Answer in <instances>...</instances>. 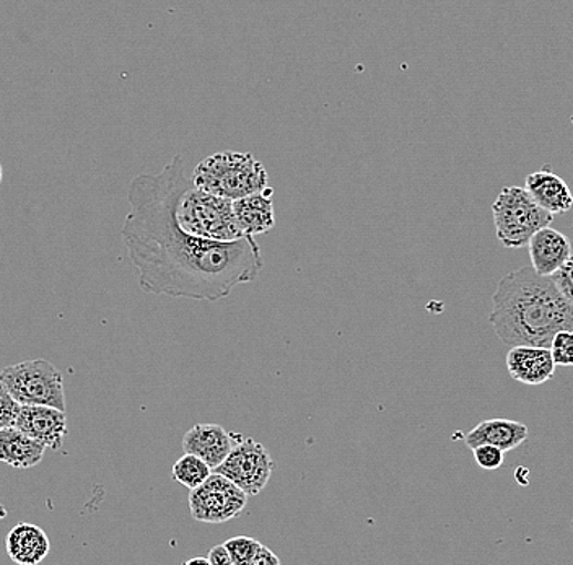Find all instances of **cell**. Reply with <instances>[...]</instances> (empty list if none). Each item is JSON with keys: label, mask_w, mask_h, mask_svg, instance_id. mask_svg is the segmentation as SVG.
Here are the masks:
<instances>
[{"label": "cell", "mask_w": 573, "mask_h": 565, "mask_svg": "<svg viewBox=\"0 0 573 565\" xmlns=\"http://www.w3.org/2000/svg\"><path fill=\"white\" fill-rule=\"evenodd\" d=\"M185 176L181 155H175L158 175L136 176L127 191L131 213L121 237L139 270L144 292L222 300L235 287L254 282L264 259L251 235L237 242H212L179 227L175 204Z\"/></svg>", "instance_id": "obj_1"}, {"label": "cell", "mask_w": 573, "mask_h": 565, "mask_svg": "<svg viewBox=\"0 0 573 565\" xmlns=\"http://www.w3.org/2000/svg\"><path fill=\"white\" fill-rule=\"evenodd\" d=\"M489 323L503 345L551 348L559 331L573 329V305L552 277L524 266L497 284Z\"/></svg>", "instance_id": "obj_2"}, {"label": "cell", "mask_w": 573, "mask_h": 565, "mask_svg": "<svg viewBox=\"0 0 573 565\" xmlns=\"http://www.w3.org/2000/svg\"><path fill=\"white\" fill-rule=\"evenodd\" d=\"M175 216L183 230L204 240L237 242L247 237L238 227L233 201L199 188L188 175L176 197Z\"/></svg>", "instance_id": "obj_3"}, {"label": "cell", "mask_w": 573, "mask_h": 565, "mask_svg": "<svg viewBox=\"0 0 573 565\" xmlns=\"http://www.w3.org/2000/svg\"><path fill=\"white\" fill-rule=\"evenodd\" d=\"M196 186L216 196L237 201L269 188L268 172L247 152H220L204 158L195 172Z\"/></svg>", "instance_id": "obj_4"}, {"label": "cell", "mask_w": 573, "mask_h": 565, "mask_svg": "<svg viewBox=\"0 0 573 565\" xmlns=\"http://www.w3.org/2000/svg\"><path fill=\"white\" fill-rule=\"evenodd\" d=\"M497 240L506 248H523L541 228L552 224L554 214L536 203L530 191L506 186L492 206Z\"/></svg>", "instance_id": "obj_5"}, {"label": "cell", "mask_w": 573, "mask_h": 565, "mask_svg": "<svg viewBox=\"0 0 573 565\" xmlns=\"http://www.w3.org/2000/svg\"><path fill=\"white\" fill-rule=\"evenodd\" d=\"M0 387L19 403L51 405L65 411L64 380L61 372L44 359L9 366L2 370Z\"/></svg>", "instance_id": "obj_6"}, {"label": "cell", "mask_w": 573, "mask_h": 565, "mask_svg": "<svg viewBox=\"0 0 573 565\" xmlns=\"http://www.w3.org/2000/svg\"><path fill=\"white\" fill-rule=\"evenodd\" d=\"M250 495L220 473L210 474L206 483L192 489L189 508L192 518L209 525H220L238 518L244 512Z\"/></svg>", "instance_id": "obj_7"}, {"label": "cell", "mask_w": 573, "mask_h": 565, "mask_svg": "<svg viewBox=\"0 0 573 565\" xmlns=\"http://www.w3.org/2000/svg\"><path fill=\"white\" fill-rule=\"evenodd\" d=\"M275 463L262 443L241 436L227 460L213 470L240 485L250 497L261 494L274 474Z\"/></svg>", "instance_id": "obj_8"}, {"label": "cell", "mask_w": 573, "mask_h": 565, "mask_svg": "<svg viewBox=\"0 0 573 565\" xmlns=\"http://www.w3.org/2000/svg\"><path fill=\"white\" fill-rule=\"evenodd\" d=\"M15 428L44 443L48 449L59 450L67 435L65 411L51 405L23 404Z\"/></svg>", "instance_id": "obj_9"}, {"label": "cell", "mask_w": 573, "mask_h": 565, "mask_svg": "<svg viewBox=\"0 0 573 565\" xmlns=\"http://www.w3.org/2000/svg\"><path fill=\"white\" fill-rule=\"evenodd\" d=\"M240 439V433L227 432L219 424H196L183 436V450L202 458L212 470H216L227 460Z\"/></svg>", "instance_id": "obj_10"}, {"label": "cell", "mask_w": 573, "mask_h": 565, "mask_svg": "<svg viewBox=\"0 0 573 565\" xmlns=\"http://www.w3.org/2000/svg\"><path fill=\"white\" fill-rule=\"evenodd\" d=\"M554 357L551 348L543 346H512L507 353V369L513 380L523 384H544L555 372Z\"/></svg>", "instance_id": "obj_11"}, {"label": "cell", "mask_w": 573, "mask_h": 565, "mask_svg": "<svg viewBox=\"0 0 573 565\" xmlns=\"http://www.w3.org/2000/svg\"><path fill=\"white\" fill-rule=\"evenodd\" d=\"M531 266L541 276L552 277L571 259L572 245L567 235L552 227H544L533 235L530 243Z\"/></svg>", "instance_id": "obj_12"}, {"label": "cell", "mask_w": 573, "mask_h": 565, "mask_svg": "<svg viewBox=\"0 0 573 565\" xmlns=\"http://www.w3.org/2000/svg\"><path fill=\"white\" fill-rule=\"evenodd\" d=\"M528 428L521 422L510 419H489L479 422L471 432L466 433L465 442L469 449L479 445H493L502 449L503 452L515 450L521 443L527 442Z\"/></svg>", "instance_id": "obj_13"}, {"label": "cell", "mask_w": 573, "mask_h": 565, "mask_svg": "<svg viewBox=\"0 0 573 565\" xmlns=\"http://www.w3.org/2000/svg\"><path fill=\"white\" fill-rule=\"evenodd\" d=\"M233 210L238 227L244 235L258 237L274 228L275 214L271 188L233 201Z\"/></svg>", "instance_id": "obj_14"}, {"label": "cell", "mask_w": 573, "mask_h": 565, "mask_svg": "<svg viewBox=\"0 0 573 565\" xmlns=\"http://www.w3.org/2000/svg\"><path fill=\"white\" fill-rule=\"evenodd\" d=\"M7 553L13 563L37 565L43 563L50 554L51 543L40 526L20 523L10 530L7 536Z\"/></svg>", "instance_id": "obj_15"}, {"label": "cell", "mask_w": 573, "mask_h": 565, "mask_svg": "<svg viewBox=\"0 0 573 565\" xmlns=\"http://www.w3.org/2000/svg\"><path fill=\"white\" fill-rule=\"evenodd\" d=\"M527 189L536 203L551 214H565L572 209L573 194L567 183L551 170L531 173L527 179Z\"/></svg>", "instance_id": "obj_16"}, {"label": "cell", "mask_w": 573, "mask_h": 565, "mask_svg": "<svg viewBox=\"0 0 573 565\" xmlns=\"http://www.w3.org/2000/svg\"><path fill=\"white\" fill-rule=\"evenodd\" d=\"M48 446L17 428L0 429V460L17 470H29L43 461Z\"/></svg>", "instance_id": "obj_17"}, {"label": "cell", "mask_w": 573, "mask_h": 565, "mask_svg": "<svg viewBox=\"0 0 573 565\" xmlns=\"http://www.w3.org/2000/svg\"><path fill=\"white\" fill-rule=\"evenodd\" d=\"M213 473L212 468L202 460V458L186 453L173 464L171 476L176 483L185 485L189 491L199 487L209 480Z\"/></svg>", "instance_id": "obj_18"}, {"label": "cell", "mask_w": 573, "mask_h": 565, "mask_svg": "<svg viewBox=\"0 0 573 565\" xmlns=\"http://www.w3.org/2000/svg\"><path fill=\"white\" fill-rule=\"evenodd\" d=\"M226 546L233 565H251L262 544L258 540L248 538V536H237V538L227 541Z\"/></svg>", "instance_id": "obj_19"}, {"label": "cell", "mask_w": 573, "mask_h": 565, "mask_svg": "<svg viewBox=\"0 0 573 565\" xmlns=\"http://www.w3.org/2000/svg\"><path fill=\"white\" fill-rule=\"evenodd\" d=\"M551 352L555 366L573 367V329H564L554 336Z\"/></svg>", "instance_id": "obj_20"}, {"label": "cell", "mask_w": 573, "mask_h": 565, "mask_svg": "<svg viewBox=\"0 0 573 565\" xmlns=\"http://www.w3.org/2000/svg\"><path fill=\"white\" fill-rule=\"evenodd\" d=\"M22 408V403H19L6 388L0 387V429L15 428Z\"/></svg>", "instance_id": "obj_21"}, {"label": "cell", "mask_w": 573, "mask_h": 565, "mask_svg": "<svg viewBox=\"0 0 573 565\" xmlns=\"http://www.w3.org/2000/svg\"><path fill=\"white\" fill-rule=\"evenodd\" d=\"M475 453L476 463L482 468V470L496 471L499 470L503 464V450L499 446L493 445H479L472 449Z\"/></svg>", "instance_id": "obj_22"}, {"label": "cell", "mask_w": 573, "mask_h": 565, "mask_svg": "<svg viewBox=\"0 0 573 565\" xmlns=\"http://www.w3.org/2000/svg\"><path fill=\"white\" fill-rule=\"evenodd\" d=\"M552 279H554L555 286L561 290L562 296L567 298L573 305V255L571 259L552 276Z\"/></svg>", "instance_id": "obj_23"}, {"label": "cell", "mask_w": 573, "mask_h": 565, "mask_svg": "<svg viewBox=\"0 0 573 565\" xmlns=\"http://www.w3.org/2000/svg\"><path fill=\"white\" fill-rule=\"evenodd\" d=\"M207 557H209L210 565H233V561H231V556L226 544L213 546L212 549L209 551V556Z\"/></svg>", "instance_id": "obj_24"}, {"label": "cell", "mask_w": 573, "mask_h": 565, "mask_svg": "<svg viewBox=\"0 0 573 565\" xmlns=\"http://www.w3.org/2000/svg\"><path fill=\"white\" fill-rule=\"evenodd\" d=\"M281 564V559L272 553L269 547L261 546L259 547L257 557L253 559V564L251 565H279Z\"/></svg>", "instance_id": "obj_25"}, {"label": "cell", "mask_w": 573, "mask_h": 565, "mask_svg": "<svg viewBox=\"0 0 573 565\" xmlns=\"http://www.w3.org/2000/svg\"><path fill=\"white\" fill-rule=\"evenodd\" d=\"M186 565H192V564H206L210 565L209 557H192V559L186 561Z\"/></svg>", "instance_id": "obj_26"}, {"label": "cell", "mask_w": 573, "mask_h": 565, "mask_svg": "<svg viewBox=\"0 0 573 565\" xmlns=\"http://www.w3.org/2000/svg\"><path fill=\"white\" fill-rule=\"evenodd\" d=\"M572 530H573V523H572Z\"/></svg>", "instance_id": "obj_27"}]
</instances>
